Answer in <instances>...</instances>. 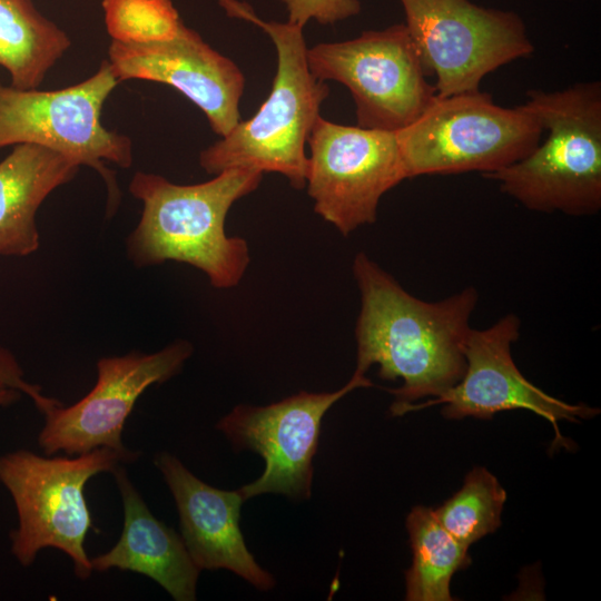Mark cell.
<instances>
[{
  "label": "cell",
  "instance_id": "obj_22",
  "mask_svg": "<svg viewBox=\"0 0 601 601\" xmlns=\"http://www.w3.org/2000/svg\"><path fill=\"white\" fill-rule=\"evenodd\" d=\"M287 10V21L302 28L315 20L334 24L361 12L359 0H280Z\"/></svg>",
  "mask_w": 601,
  "mask_h": 601
},
{
  "label": "cell",
  "instance_id": "obj_24",
  "mask_svg": "<svg viewBox=\"0 0 601 601\" xmlns=\"http://www.w3.org/2000/svg\"><path fill=\"white\" fill-rule=\"evenodd\" d=\"M21 392L0 383V406H8L20 398Z\"/></svg>",
  "mask_w": 601,
  "mask_h": 601
},
{
  "label": "cell",
  "instance_id": "obj_7",
  "mask_svg": "<svg viewBox=\"0 0 601 601\" xmlns=\"http://www.w3.org/2000/svg\"><path fill=\"white\" fill-rule=\"evenodd\" d=\"M108 60L86 80L58 90L18 89L0 80V148L32 144L58 151L95 169L108 190V215L120 199L114 171L132 164L128 136L101 122L105 101L118 85Z\"/></svg>",
  "mask_w": 601,
  "mask_h": 601
},
{
  "label": "cell",
  "instance_id": "obj_17",
  "mask_svg": "<svg viewBox=\"0 0 601 601\" xmlns=\"http://www.w3.org/2000/svg\"><path fill=\"white\" fill-rule=\"evenodd\" d=\"M79 168L52 149L32 144L13 146L0 161V256H28L39 248L36 214Z\"/></svg>",
  "mask_w": 601,
  "mask_h": 601
},
{
  "label": "cell",
  "instance_id": "obj_16",
  "mask_svg": "<svg viewBox=\"0 0 601 601\" xmlns=\"http://www.w3.org/2000/svg\"><path fill=\"white\" fill-rule=\"evenodd\" d=\"M111 474L122 501L124 528L109 551L90 559L92 571L118 569L140 573L157 582L177 601L195 600L200 570L191 560L181 535L154 516L122 464Z\"/></svg>",
  "mask_w": 601,
  "mask_h": 601
},
{
  "label": "cell",
  "instance_id": "obj_15",
  "mask_svg": "<svg viewBox=\"0 0 601 601\" xmlns=\"http://www.w3.org/2000/svg\"><path fill=\"white\" fill-rule=\"evenodd\" d=\"M155 464L168 485L179 514L181 539L201 570H229L259 590L275 585L248 551L239 526L245 501L239 489H216L194 475L175 455L161 452Z\"/></svg>",
  "mask_w": 601,
  "mask_h": 601
},
{
  "label": "cell",
  "instance_id": "obj_11",
  "mask_svg": "<svg viewBox=\"0 0 601 601\" xmlns=\"http://www.w3.org/2000/svg\"><path fill=\"white\" fill-rule=\"evenodd\" d=\"M373 383L354 372L339 390L324 393L302 391L266 406L238 405L224 416L217 428L237 450H252L263 456V474L239 489L245 500L264 493L292 499L311 497L313 457L325 413L338 400Z\"/></svg>",
  "mask_w": 601,
  "mask_h": 601
},
{
  "label": "cell",
  "instance_id": "obj_14",
  "mask_svg": "<svg viewBox=\"0 0 601 601\" xmlns=\"http://www.w3.org/2000/svg\"><path fill=\"white\" fill-rule=\"evenodd\" d=\"M108 62L118 82L138 79L177 89L205 114L219 137L242 121L243 72L184 23L174 37L162 41H111Z\"/></svg>",
  "mask_w": 601,
  "mask_h": 601
},
{
  "label": "cell",
  "instance_id": "obj_18",
  "mask_svg": "<svg viewBox=\"0 0 601 601\" xmlns=\"http://www.w3.org/2000/svg\"><path fill=\"white\" fill-rule=\"evenodd\" d=\"M70 46L69 36L32 0H0V67L10 86L37 89Z\"/></svg>",
  "mask_w": 601,
  "mask_h": 601
},
{
  "label": "cell",
  "instance_id": "obj_23",
  "mask_svg": "<svg viewBox=\"0 0 601 601\" xmlns=\"http://www.w3.org/2000/svg\"><path fill=\"white\" fill-rule=\"evenodd\" d=\"M0 383L28 395L42 413L61 404L58 400L43 395L40 386L27 382L13 354L2 346H0Z\"/></svg>",
  "mask_w": 601,
  "mask_h": 601
},
{
  "label": "cell",
  "instance_id": "obj_12",
  "mask_svg": "<svg viewBox=\"0 0 601 601\" xmlns=\"http://www.w3.org/2000/svg\"><path fill=\"white\" fill-rule=\"evenodd\" d=\"M191 354L193 345L179 339L151 354L101 357L97 382L87 395L70 406L59 404L43 413L40 447L46 455L63 452L69 456L98 447L129 451L121 440L122 430L139 396L150 385L176 375Z\"/></svg>",
  "mask_w": 601,
  "mask_h": 601
},
{
  "label": "cell",
  "instance_id": "obj_4",
  "mask_svg": "<svg viewBox=\"0 0 601 601\" xmlns=\"http://www.w3.org/2000/svg\"><path fill=\"white\" fill-rule=\"evenodd\" d=\"M523 104L546 137L528 156L484 177L523 207L590 216L601 209V83L530 90Z\"/></svg>",
  "mask_w": 601,
  "mask_h": 601
},
{
  "label": "cell",
  "instance_id": "obj_1",
  "mask_svg": "<svg viewBox=\"0 0 601 601\" xmlns=\"http://www.w3.org/2000/svg\"><path fill=\"white\" fill-rule=\"evenodd\" d=\"M353 274L361 294L355 372L377 365L381 378H401L403 384L390 390L394 405L437 397L454 386L466 367L477 290L470 286L441 300L420 299L363 252L354 257Z\"/></svg>",
  "mask_w": 601,
  "mask_h": 601
},
{
  "label": "cell",
  "instance_id": "obj_6",
  "mask_svg": "<svg viewBox=\"0 0 601 601\" xmlns=\"http://www.w3.org/2000/svg\"><path fill=\"white\" fill-rule=\"evenodd\" d=\"M543 129L522 104L505 108L481 90L436 96L396 131L406 178L480 171L483 176L528 156Z\"/></svg>",
  "mask_w": 601,
  "mask_h": 601
},
{
  "label": "cell",
  "instance_id": "obj_13",
  "mask_svg": "<svg viewBox=\"0 0 601 601\" xmlns=\"http://www.w3.org/2000/svg\"><path fill=\"white\" fill-rule=\"evenodd\" d=\"M520 327V318L508 314L487 328H471L464 346L466 367L462 378L435 398L420 404H392L391 414L400 416L443 404L442 414L446 418L490 420L499 412L528 410L549 421L559 440V421L577 422L595 416L599 408L555 398L522 375L511 354Z\"/></svg>",
  "mask_w": 601,
  "mask_h": 601
},
{
  "label": "cell",
  "instance_id": "obj_3",
  "mask_svg": "<svg viewBox=\"0 0 601 601\" xmlns=\"http://www.w3.org/2000/svg\"><path fill=\"white\" fill-rule=\"evenodd\" d=\"M229 17L260 27L277 52L272 90L258 111L200 152L199 164L217 175L233 168L278 173L290 186H306L308 157L305 152L319 109L329 95L326 81L317 79L307 63L303 28L260 19L248 3L217 0Z\"/></svg>",
  "mask_w": 601,
  "mask_h": 601
},
{
  "label": "cell",
  "instance_id": "obj_21",
  "mask_svg": "<svg viewBox=\"0 0 601 601\" xmlns=\"http://www.w3.org/2000/svg\"><path fill=\"white\" fill-rule=\"evenodd\" d=\"M111 41L150 43L174 37L183 21L171 0H102Z\"/></svg>",
  "mask_w": 601,
  "mask_h": 601
},
{
  "label": "cell",
  "instance_id": "obj_8",
  "mask_svg": "<svg viewBox=\"0 0 601 601\" xmlns=\"http://www.w3.org/2000/svg\"><path fill=\"white\" fill-rule=\"evenodd\" d=\"M311 72L345 86L358 127L396 132L418 118L436 97L404 23L367 30L338 42L307 48Z\"/></svg>",
  "mask_w": 601,
  "mask_h": 601
},
{
  "label": "cell",
  "instance_id": "obj_10",
  "mask_svg": "<svg viewBox=\"0 0 601 601\" xmlns=\"http://www.w3.org/2000/svg\"><path fill=\"white\" fill-rule=\"evenodd\" d=\"M307 193L343 236L376 220L381 198L406 179L396 132L319 116L308 136Z\"/></svg>",
  "mask_w": 601,
  "mask_h": 601
},
{
  "label": "cell",
  "instance_id": "obj_2",
  "mask_svg": "<svg viewBox=\"0 0 601 601\" xmlns=\"http://www.w3.org/2000/svg\"><path fill=\"white\" fill-rule=\"evenodd\" d=\"M263 173L233 168L208 181L174 184L165 177L137 171L130 194L142 203L140 220L127 238V254L138 267L175 260L205 273L216 288L239 284L249 262L247 242L225 231L235 201L259 186Z\"/></svg>",
  "mask_w": 601,
  "mask_h": 601
},
{
  "label": "cell",
  "instance_id": "obj_20",
  "mask_svg": "<svg viewBox=\"0 0 601 601\" xmlns=\"http://www.w3.org/2000/svg\"><path fill=\"white\" fill-rule=\"evenodd\" d=\"M505 501L506 492L497 479L476 466L465 476L460 491L433 512L440 524L469 548L500 528Z\"/></svg>",
  "mask_w": 601,
  "mask_h": 601
},
{
  "label": "cell",
  "instance_id": "obj_9",
  "mask_svg": "<svg viewBox=\"0 0 601 601\" xmlns=\"http://www.w3.org/2000/svg\"><path fill=\"white\" fill-rule=\"evenodd\" d=\"M405 27L439 97L480 90L483 78L534 51L514 11L470 0H400Z\"/></svg>",
  "mask_w": 601,
  "mask_h": 601
},
{
  "label": "cell",
  "instance_id": "obj_5",
  "mask_svg": "<svg viewBox=\"0 0 601 601\" xmlns=\"http://www.w3.org/2000/svg\"><path fill=\"white\" fill-rule=\"evenodd\" d=\"M138 457L136 451L110 447L75 457L41 456L27 450L0 455V482L18 513V528L10 533L11 553L18 562L29 566L40 550L55 548L71 559L78 579L88 580L93 571L85 541L92 520L85 486L96 474L111 473Z\"/></svg>",
  "mask_w": 601,
  "mask_h": 601
},
{
  "label": "cell",
  "instance_id": "obj_19",
  "mask_svg": "<svg viewBox=\"0 0 601 601\" xmlns=\"http://www.w3.org/2000/svg\"><path fill=\"white\" fill-rule=\"evenodd\" d=\"M413 561L405 573L408 601H451L454 573L470 565L469 548L437 521L433 509L415 506L406 519Z\"/></svg>",
  "mask_w": 601,
  "mask_h": 601
}]
</instances>
